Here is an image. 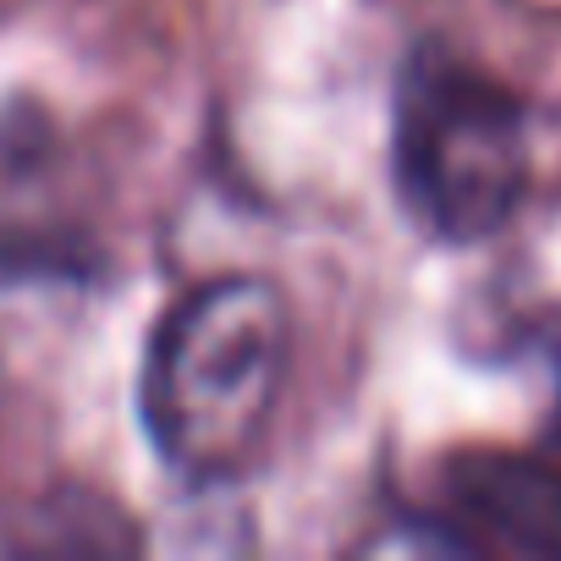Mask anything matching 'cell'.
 I'll return each instance as SVG.
<instances>
[{"mask_svg":"<svg viewBox=\"0 0 561 561\" xmlns=\"http://www.w3.org/2000/svg\"><path fill=\"white\" fill-rule=\"evenodd\" d=\"M293 380V309L264 275H215L149 336L138 419L160 462L220 490L259 468Z\"/></svg>","mask_w":561,"mask_h":561,"instance_id":"cell-1","label":"cell"},{"mask_svg":"<svg viewBox=\"0 0 561 561\" xmlns=\"http://www.w3.org/2000/svg\"><path fill=\"white\" fill-rule=\"evenodd\" d=\"M534 176L528 100L479 61L419 45L391 94V187L408 220L446 248L501 237Z\"/></svg>","mask_w":561,"mask_h":561,"instance_id":"cell-2","label":"cell"},{"mask_svg":"<svg viewBox=\"0 0 561 561\" xmlns=\"http://www.w3.org/2000/svg\"><path fill=\"white\" fill-rule=\"evenodd\" d=\"M430 545L462 556L561 561V468L528 451H457L440 468L435 506L419 517Z\"/></svg>","mask_w":561,"mask_h":561,"instance_id":"cell-3","label":"cell"},{"mask_svg":"<svg viewBox=\"0 0 561 561\" xmlns=\"http://www.w3.org/2000/svg\"><path fill=\"white\" fill-rule=\"evenodd\" d=\"M534 353L545 358V375H550V413H545V446L561 451V304L539 320L534 331Z\"/></svg>","mask_w":561,"mask_h":561,"instance_id":"cell-4","label":"cell"}]
</instances>
